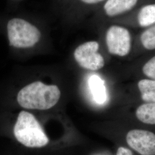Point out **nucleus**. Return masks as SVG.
<instances>
[{
    "label": "nucleus",
    "instance_id": "ddd939ff",
    "mask_svg": "<svg viewBox=\"0 0 155 155\" xmlns=\"http://www.w3.org/2000/svg\"><path fill=\"white\" fill-rule=\"evenodd\" d=\"M143 71L146 76L155 80V56L144 65Z\"/></svg>",
    "mask_w": 155,
    "mask_h": 155
},
{
    "label": "nucleus",
    "instance_id": "7ed1b4c3",
    "mask_svg": "<svg viewBox=\"0 0 155 155\" xmlns=\"http://www.w3.org/2000/svg\"><path fill=\"white\" fill-rule=\"evenodd\" d=\"M9 45L13 48L27 49L37 45L41 33L39 28L31 22L21 18H13L6 25Z\"/></svg>",
    "mask_w": 155,
    "mask_h": 155
},
{
    "label": "nucleus",
    "instance_id": "9b49d317",
    "mask_svg": "<svg viewBox=\"0 0 155 155\" xmlns=\"http://www.w3.org/2000/svg\"><path fill=\"white\" fill-rule=\"evenodd\" d=\"M139 24L142 27L150 25L155 22V4L145 6L138 15Z\"/></svg>",
    "mask_w": 155,
    "mask_h": 155
},
{
    "label": "nucleus",
    "instance_id": "4468645a",
    "mask_svg": "<svg viewBox=\"0 0 155 155\" xmlns=\"http://www.w3.org/2000/svg\"><path fill=\"white\" fill-rule=\"evenodd\" d=\"M117 155H133V154L131 150H130L127 148L121 147L118 148L117 150Z\"/></svg>",
    "mask_w": 155,
    "mask_h": 155
},
{
    "label": "nucleus",
    "instance_id": "423d86ee",
    "mask_svg": "<svg viewBox=\"0 0 155 155\" xmlns=\"http://www.w3.org/2000/svg\"><path fill=\"white\" fill-rule=\"evenodd\" d=\"M129 146L141 155H155V134L140 129L129 131L127 135Z\"/></svg>",
    "mask_w": 155,
    "mask_h": 155
},
{
    "label": "nucleus",
    "instance_id": "f8f14e48",
    "mask_svg": "<svg viewBox=\"0 0 155 155\" xmlns=\"http://www.w3.org/2000/svg\"><path fill=\"white\" fill-rule=\"evenodd\" d=\"M141 41L146 49H155V26L148 29L142 33Z\"/></svg>",
    "mask_w": 155,
    "mask_h": 155
},
{
    "label": "nucleus",
    "instance_id": "f03ea898",
    "mask_svg": "<svg viewBox=\"0 0 155 155\" xmlns=\"http://www.w3.org/2000/svg\"><path fill=\"white\" fill-rule=\"evenodd\" d=\"M13 133L17 140L28 148H41L49 143V139L38 120L27 111L19 113Z\"/></svg>",
    "mask_w": 155,
    "mask_h": 155
},
{
    "label": "nucleus",
    "instance_id": "0eeeda50",
    "mask_svg": "<svg viewBox=\"0 0 155 155\" xmlns=\"http://www.w3.org/2000/svg\"><path fill=\"white\" fill-rule=\"evenodd\" d=\"M137 0H108L104 5L106 14L113 17L131 10Z\"/></svg>",
    "mask_w": 155,
    "mask_h": 155
},
{
    "label": "nucleus",
    "instance_id": "6e6552de",
    "mask_svg": "<svg viewBox=\"0 0 155 155\" xmlns=\"http://www.w3.org/2000/svg\"><path fill=\"white\" fill-rule=\"evenodd\" d=\"M89 86L94 100L98 104L105 103L107 93L104 81L97 75H93L89 79Z\"/></svg>",
    "mask_w": 155,
    "mask_h": 155
},
{
    "label": "nucleus",
    "instance_id": "20e7f679",
    "mask_svg": "<svg viewBox=\"0 0 155 155\" xmlns=\"http://www.w3.org/2000/svg\"><path fill=\"white\" fill-rule=\"evenodd\" d=\"M99 44L97 41H89L80 45L75 50L74 56L78 64L83 68L97 71L103 68L105 61L98 52Z\"/></svg>",
    "mask_w": 155,
    "mask_h": 155
},
{
    "label": "nucleus",
    "instance_id": "f257e3e1",
    "mask_svg": "<svg viewBox=\"0 0 155 155\" xmlns=\"http://www.w3.org/2000/svg\"><path fill=\"white\" fill-rule=\"evenodd\" d=\"M61 92L55 84L35 81L24 86L17 95V101L21 107L29 110H48L56 105Z\"/></svg>",
    "mask_w": 155,
    "mask_h": 155
},
{
    "label": "nucleus",
    "instance_id": "39448f33",
    "mask_svg": "<svg viewBox=\"0 0 155 155\" xmlns=\"http://www.w3.org/2000/svg\"><path fill=\"white\" fill-rule=\"evenodd\" d=\"M106 41L111 54L124 56L130 52L131 38L129 32L126 28L116 25L111 26L107 31Z\"/></svg>",
    "mask_w": 155,
    "mask_h": 155
},
{
    "label": "nucleus",
    "instance_id": "2eb2a0df",
    "mask_svg": "<svg viewBox=\"0 0 155 155\" xmlns=\"http://www.w3.org/2000/svg\"><path fill=\"white\" fill-rule=\"evenodd\" d=\"M83 2L86 4H97L98 3L101 1H103L104 0H81Z\"/></svg>",
    "mask_w": 155,
    "mask_h": 155
},
{
    "label": "nucleus",
    "instance_id": "9d476101",
    "mask_svg": "<svg viewBox=\"0 0 155 155\" xmlns=\"http://www.w3.org/2000/svg\"><path fill=\"white\" fill-rule=\"evenodd\" d=\"M138 87L144 102L155 103V80H141L138 83Z\"/></svg>",
    "mask_w": 155,
    "mask_h": 155
},
{
    "label": "nucleus",
    "instance_id": "1a4fd4ad",
    "mask_svg": "<svg viewBox=\"0 0 155 155\" xmlns=\"http://www.w3.org/2000/svg\"><path fill=\"white\" fill-rule=\"evenodd\" d=\"M136 115L140 121L155 125V103H148L140 106L136 110Z\"/></svg>",
    "mask_w": 155,
    "mask_h": 155
}]
</instances>
